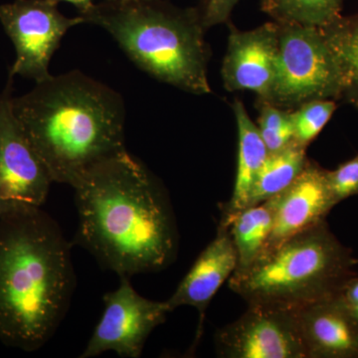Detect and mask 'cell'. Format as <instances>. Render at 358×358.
Returning a JSON list of instances; mask_svg holds the SVG:
<instances>
[{"mask_svg":"<svg viewBox=\"0 0 358 358\" xmlns=\"http://www.w3.org/2000/svg\"><path fill=\"white\" fill-rule=\"evenodd\" d=\"M322 30L341 72V99L358 108V13L341 15Z\"/></svg>","mask_w":358,"mask_h":358,"instance_id":"18","label":"cell"},{"mask_svg":"<svg viewBox=\"0 0 358 358\" xmlns=\"http://www.w3.org/2000/svg\"><path fill=\"white\" fill-rule=\"evenodd\" d=\"M270 200L274 207V220L261 254L327 220L329 212L338 205L327 182V169L310 159L294 182Z\"/></svg>","mask_w":358,"mask_h":358,"instance_id":"12","label":"cell"},{"mask_svg":"<svg viewBox=\"0 0 358 358\" xmlns=\"http://www.w3.org/2000/svg\"><path fill=\"white\" fill-rule=\"evenodd\" d=\"M277 23V67L266 103L292 110L308 101L341 100V72L322 28Z\"/></svg>","mask_w":358,"mask_h":358,"instance_id":"6","label":"cell"},{"mask_svg":"<svg viewBox=\"0 0 358 358\" xmlns=\"http://www.w3.org/2000/svg\"><path fill=\"white\" fill-rule=\"evenodd\" d=\"M215 345L224 358H307L294 308L268 303L248 305L219 329Z\"/></svg>","mask_w":358,"mask_h":358,"instance_id":"10","label":"cell"},{"mask_svg":"<svg viewBox=\"0 0 358 358\" xmlns=\"http://www.w3.org/2000/svg\"><path fill=\"white\" fill-rule=\"evenodd\" d=\"M103 299L102 317L80 357H99L107 352L140 357L150 334L171 313L166 301L141 296L128 277H120V286Z\"/></svg>","mask_w":358,"mask_h":358,"instance_id":"9","label":"cell"},{"mask_svg":"<svg viewBox=\"0 0 358 358\" xmlns=\"http://www.w3.org/2000/svg\"><path fill=\"white\" fill-rule=\"evenodd\" d=\"M238 129V159L234 189L227 204L224 205L221 220L232 217L248 207L252 188L268 154L258 127L245 109L244 103H232Z\"/></svg>","mask_w":358,"mask_h":358,"instance_id":"15","label":"cell"},{"mask_svg":"<svg viewBox=\"0 0 358 358\" xmlns=\"http://www.w3.org/2000/svg\"><path fill=\"white\" fill-rule=\"evenodd\" d=\"M343 0H261V9L277 22L324 27L341 15Z\"/></svg>","mask_w":358,"mask_h":358,"instance_id":"19","label":"cell"},{"mask_svg":"<svg viewBox=\"0 0 358 358\" xmlns=\"http://www.w3.org/2000/svg\"><path fill=\"white\" fill-rule=\"evenodd\" d=\"M76 287L71 244L41 207L0 215V341L38 350L55 334Z\"/></svg>","mask_w":358,"mask_h":358,"instance_id":"2","label":"cell"},{"mask_svg":"<svg viewBox=\"0 0 358 358\" xmlns=\"http://www.w3.org/2000/svg\"><path fill=\"white\" fill-rule=\"evenodd\" d=\"M327 179L336 204L358 195V154L334 171H327Z\"/></svg>","mask_w":358,"mask_h":358,"instance_id":"22","label":"cell"},{"mask_svg":"<svg viewBox=\"0 0 358 358\" xmlns=\"http://www.w3.org/2000/svg\"><path fill=\"white\" fill-rule=\"evenodd\" d=\"M237 263L236 248L229 229L219 224L216 237L201 252L173 296L166 301L171 312L179 307L196 308L200 315L197 338L209 303L235 272Z\"/></svg>","mask_w":358,"mask_h":358,"instance_id":"14","label":"cell"},{"mask_svg":"<svg viewBox=\"0 0 358 358\" xmlns=\"http://www.w3.org/2000/svg\"><path fill=\"white\" fill-rule=\"evenodd\" d=\"M294 310L307 358H358V320L339 294Z\"/></svg>","mask_w":358,"mask_h":358,"instance_id":"13","label":"cell"},{"mask_svg":"<svg viewBox=\"0 0 358 358\" xmlns=\"http://www.w3.org/2000/svg\"><path fill=\"white\" fill-rule=\"evenodd\" d=\"M240 1L241 0H201L197 8L206 30L228 22L233 9Z\"/></svg>","mask_w":358,"mask_h":358,"instance_id":"23","label":"cell"},{"mask_svg":"<svg viewBox=\"0 0 358 358\" xmlns=\"http://www.w3.org/2000/svg\"><path fill=\"white\" fill-rule=\"evenodd\" d=\"M339 296L350 307L358 303V275L348 282Z\"/></svg>","mask_w":358,"mask_h":358,"instance_id":"24","label":"cell"},{"mask_svg":"<svg viewBox=\"0 0 358 358\" xmlns=\"http://www.w3.org/2000/svg\"><path fill=\"white\" fill-rule=\"evenodd\" d=\"M257 127L268 152H277L294 141L292 110L270 103L259 102Z\"/></svg>","mask_w":358,"mask_h":358,"instance_id":"21","label":"cell"},{"mask_svg":"<svg viewBox=\"0 0 358 358\" xmlns=\"http://www.w3.org/2000/svg\"><path fill=\"white\" fill-rule=\"evenodd\" d=\"M350 310H352V312L353 313V315H355V317L358 320V303L355 306H352V307H350Z\"/></svg>","mask_w":358,"mask_h":358,"instance_id":"26","label":"cell"},{"mask_svg":"<svg viewBox=\"0 0 358 358\" xmlns=\"http://www.w3.org/2000/svg\"><path fill=\"white\" fill-rule=\"evenodd\" d=\"M14 115L53 182L73 186L96 164L126 152V106L102 82L73 70L13 98Z\"/></svg>","mask_w":358,"mask_h":358,"instance_id":"3","label":"cell"},{"mask_svg":"<svg viewBox=\"0 0 358 358\" xmlns=\"http://www.w3.org/2000/svg\"><path fill=\"white\" fill-rule=\"evenodd\" d=\"M357 265L352 249L324 220L261 254L248 267L235 271L228 282L247 305L299 308L338 296L357 277Z\"/></svg>","mask_w":358,"mask_h":358,"instance_id":"5","label":"cell"},{"mask_svg":"<svg viewBox=\"0 0 358 358\" xmlns=\"http://www.w3.org/2000/svg\"><path fill=\"white\" fill-rule=\"evenodd\" d=\"M57 0H14L0 6V22L13 41L16 58L8 77L35 83L51 76L49 66L71 28L83 24L81 16L67 17Z\"/></svg>","mask_w":358,"mask_h":358,"instance_id":"7","label":"cell"},{"mask_svg":"<svg viewBox=\"0 0 358 358\" xmlns=\"http://www.w3.org/2000/svg\"><path fill=\"white\" fill-rule=\"evenodd\" d=\"M78 15L109 33L150 76L194 95L211 93V52L197 7L166 0H102Z\"/></svg>","mask_w":358,"mask_h":358,"instance_id":"4","label":"cell"},{"mask_svg":"<svg viewBox=\"0 0 358 358\" xmlns=\"http://www.w3.org/2000/svg\"><path fill=\"white\" fill-rule=\"evenodd\" d=\"M274 220V207L270 199L247 207L232 217L221 220L229 229L237 252L236 270H243L258 258L267 242Z\"/></svg>","mask_w":358,"mask_h":358,"instance_id":"16","label":"cell"},{"mask_svg":"<svg viewBox=\"0 0 358 358\" xmlns=\"http://www.w3.org/2000/svg\"><path fill=\"white\" fill-rule=\"evenodd\" d=\"M308 160L307 148L294 141L282 150L268 152L252 188L248 207L263 203L284 192L300 176Z\"/></svg>","mask_w":358,"mask_h":358,"instance_id":"17","label":"cell"},{"mask_svg":"<svg viewBox=\"0 0 358 358\" xmlns=\"http://www.w3.org/2000/svg\"><path fill=\"white\" fill-rule=\"evenodd\" d=\"M57 1H64L73 4V6L76 7L78 13L86 10L88 7L94 3V0H57Z\"/></svg>","mask_w":358,"mask_h":358,"instance_id":"25","label":"cell"},{"mask_svg":"<svg viewBox=\"0 0 358 358\" xmlns=\"http://www.w3.org/2000/svg\"><path fill=\"white\" fill-rule=\"evenodd\" d=\"M227 51L221 76L228 92L250 91L259 102H267L272 93L277 67L279 32L273 20L255 29H237L229 26Z\"/></svg>","mask_w":358,"mask_h":358,"instance_id":"11","label":"cell"},{"mask_svg":"<svg viewBox=\"0 0 358 358\" xmlns=\"http://www.w3.org/2000/svg\"><path fill=\"white\" fill-rule=\"evenodd\" d=\"M357 263H358V260H357Z\"/></svg>","mask_w":358,"mask_h":358,"instance_id":"27","label":"cell"},{"mask_svg":"<svg viewBox=\"0 0 358 358\" xmlns=\"http://www.w3.org/2000/svg\"><path fill=\"white\" fill-rule=\"evenodd\" d=\"M336 110L334 100H313L292 110L294 141L308 148L322 133Z\"/></svg>","mask_w":358,"mask_h":358,"instance_id":"20","label":"cell"},{"mask_svg":"<svg viewBox=\"0 0 358 358\" xmlns=\"http://www.w3.org/2000/svg\"><path fill=\"white\" fill-rule=\"evenodd\" d=\"M13 78L0 92V215L22 207H41L52 178L13 109Z\"/></svg>","mask_w":358,"mask_h":358,"instance_id":"8","label":"cell"},{"mask_svg":"<svg viewBox=\"0 0 358 358\" xmlns=\"http://www.w3.org/2000/svg\"><path fill=\"white\" fill-rule=\"evenodd\" d=\"M75 242L119 277L157 272L173 262L178 233L159 179L128 150L96 164L72 186Z\"/></svg>","mask_w":358,"mask_h":358,"instance_id":"1","label":"cell"}]
</instances>
